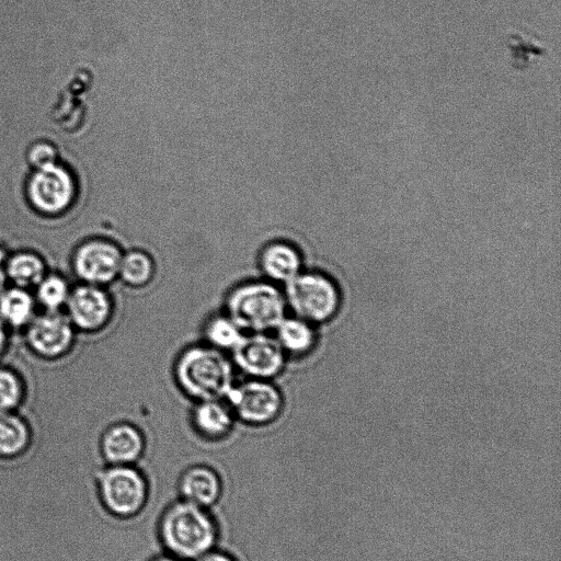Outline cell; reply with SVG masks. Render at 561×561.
Returning <instances> with one entry per match:
<instances>
[{
	"label": "cell",
	"instance_id": "cell-3",
	"mask_svg": "<svg viewBox=\"0 0 561 561\" xmlns=\"http://www.w3.org/2000/svg\"><path fill=\"white\" fill-rule=\"evenodd\" d=\"M227 314L244 331L266 333L286 317L284 294L268 282H248L227 297Z\"/></svg>",
	"mask_w": 561,
	"mask_h": 561
},
{
	"label": "cell",
	"instance_id": "cell-4",
	"mask_svg": "<svg viewBox=\"0 0 561 561\" xmlns=\"http://www.w3.org/2000/svg\"><path fill=\"white\" fill-rule=\"evenodd\" d=\"M94 481L101 506L114 517H131L147 502V480L134 465H106L96 470Z\"/></svg>",
	"mask_w": 561,
	"mask_h": 561
},
{
	"label": "cell",
	"instance_id": "cell-26",
	"mask_svg": "<svg viewBox=\"0 0 561 561\" xmlns=\"http://www.w3.org/2000/svg\"><path fill=\"white\" fill-rule=\"evenodd\" d=\"M192 561H236V559L227 552L213 548Z\"/></svg>",
	"mask_w": 561,
	"mask_h": 561
},
{
	"label": "cell",
	"instance_id": "cell-18",
	"mask_svg": "<svg viewBox=\"0 0 561 561\" xmlns=\"http://www.w3.org/2000/svg\"><path fill=\"white\" fill-rule=\"evenodd\" d=\"M35 297L18 286L5 287L0 293V318L13 331L26 327L35 316Z\"/></svg>",
	"mask_w": 561,
	"mask_h": 561
},
{
	"label": "cell",
	"instance_id": "cell-6",
	"mask_svg": "<svg viewBox=\"0 0 561 561\" xmlns=\"http://www.w3.org/2000/svg\"><path fill=\"white\" fill-rule=\"evenodd\" d=\"M225 398L233 415L251 425L271 423L279 415L283 407L279 390L264 379L252 378L233 385Z\"/></svg>",
	"mask_w": 561,
	"mask_h": 561
},
{
	"label": "cell",
	"instance_id": "cell-24",
	"mask_svg": "<svg viewBox=\"0 0 561 561\" xmlns=\"http://www.w3.org/2000/svg\"><path fill=\"white\" fill-rule=\"evenodd\" d=\"M57 151L55 147L46 141L34 144L28 150V161L36 169H41L56 162Z\"/></svg>",
	"mask_w": 561,
	"mask_h": 561
},
{
	"label": "cell",
	"instance_id": "cell-7",
	"mask_svg": "<svg viewBox=\"0 0 561 561\" xmlns=\"http://www.w3.org/2000/svg\"><path fill=\"white\" fill-rule=\"evenodd\" d=\"M123 252L112 240L98 237L81 241L71 256V271L83 283L104 286L117 276Z\"/></svg>",
	"mask_w": 561,
	"mask_h": 561
},
{
	"label": "cell",
	"instance_id": "cell-9",
	"mask_svg": "<svg viewBox=\"0 0 561 561\" xmlns=\"http://www.w3.org/2000/svg\"><path fill=\"white\" fill-rule=\"evenodd\" d=\"M76 336L75 327L67 314L44 310L25 327L23 339L35 355L55 359L71 348Z\"/></svg>",
	"mask_w": 561,
	"mask_h": 561
},
{
	"label": "cell",
	"instance_id": "cell-10",
	"mask_svg": "<svg viewBox=\"0 0 561 561\" xmlns=\"http://www.w3.org/2000/svg\"><path fill=\"white\" fill-rule=\"evenodd\" d=\"M236 366L254 379L277 376L285 364V352L275 337L266 333L244 335L231 351Z\"/></svg>",
	"mask_w": 561,
	"mask_h": 561
},
{
	"label": "cell",
	"instance_id": "cell-12",
	"mask_svg": "<svg viewBox=\"0 0 561 561\" xmlns=\"http://www.w3.org/2000/svg\"><path fill=\"white\" fill-rule=\"evenodd\" d=\"M144 450L141 432L129 423L106 427L99 439V451L106 465H134Z\"/></svg>",
	"mask_w": 561,
	"mask_h": 561
},
{
	"label": "cell",
	"instance_id": "cell-2",
	"mask_svg": "<svg viewBox=\"0 0 561 561\" xmlns=\"http://www.w3.org/2000/svg\"><path fill=\"white\" fill-rule=\"evenodd\" d=\"M175 378L181 389L198 401L220 400L234 385L231 362L211 346L186 348L176 360Z\"/></svg>",
	"mask_w": 561,
	"mask_h": 561
},
{
	"label": "cell",
	"instance_id": "cell-20",
	"mask_svg": "<svg viewBox=\"0 0 561 561\" xmlns=\"http://www.w3.org/2000/svg\"><path fill=\"white\" fill-rule=\"evenodd\" d=\"M70 290L68 276L51 271L35 287V301L46 311H60L67 304Z\"/></svg>",
	"mask_w": 561,
	"mask_h": 561
},
{
	"label": "cell",
	"instance_id": "cell-23",
	"mask_svg": "<svg viewBox=\"0 0 561 561\" xmlns=\"http://www.w3.org/2000/svg\"><path fill=\"white\" fill-rule=\"evenodd\" d=\"M23 396L24 385L21 376L11 367L0 365V412L16 409Z\"/></svg>",
	"mask_w": 561,
	"mask_h": 561
},
{
	"label": "cell",
	"instance_id": "cell-28",
	"mask_svg": "<svg viewBox=\"0 0 561 561\" xmlns=\"http://www.w3.org/2000/svg\"><path fill=\"white\" fill-rule=\"evenodd\" d=\"M150 561H183L170 553H167V554H160V556H157L154 558H152Z\"/></svg>",
	"mask_w": 561,
	"mask_h": 561
},
{
	"label": "cell",
	"instance_id": "cell-1",
	"mask_svg": "<svg viewBox=\"0 0 561 561\" xmlns=\"http://www.w3.org/2000/svg\"><path fill=\"white\" fill-rule=\"evenodd\" d=\"M158 530L168 553L183 561L215 548L218 539V527L208 510L182 499L164 510Z\"/></svg>",
	"mask_w": 561,
	"mask_h": 561
},
{
	"label": "cell",
	"instance_id": "cell-5",
	"mask_svg": "<svg viewBox=\"0 0 561 561\" xmlns=\"http://www.w3.org/2000/svg\"><path fill=\"white\" fill-rule=\"evenodd\" d=\"M285 285L287 307L311 324L331 319L339 309L340 291L334 282L321 273L300 272Z\"/></svg>",
	"mask_w": 561,
	"mask_h": 561
},
{
	"label": "cell",
	"instance_id": "cell-16",
	"mask_svg": "<svg viewBox=\"0 0 561 561\" xmlns=\"http://www.w3.org/2000/svg\"><path fill=\"white\" fill-rule=\"evenodd\" d=\"M192 421L202 436L217 439L226 436L231 430L233 413L219 400H203L193 410Z\"/></svg>",
	"mask_w": 561,
	"mask_h": 561
},
{
	"label": "cell",
	"instance_id": "cell-15",
	"mask_svg": "<svg viewBox=\"0 0 561 561\" xmlns=\"http://www.w3.org/2000/svg\"><path fill=\"white\" fill-rule=\"evenodd\" d=\"M49 265L45 257L32 249H18L7 259L4 273L14 286L21 288L36 287L48 273Z\"/></svg>",
	"mask_w": 561,
	"mask_h": 561
},
{
	"label": "cell",
	"instance_id": "cell-27",
	"mask_svg": "<svg viewBox=\"0 0 561 561\" xmlns=\"http://www.w3.org/2000/svg\"><path fill=\"white\" fill-rule=\"evenodd\" d=\"M9 340V332L5 323L0 318V358L2 357Z\"/></svg>",
	"mask_w": 561,
	"mask_h": 561
},
{
	"label": "cell",
	"instance_id": "cell-13",
	"mask_svg": "<svg viewBox=\"0 0 561 561\" xmlns=\"http://www.w3.org/2000/svg\"><path fill=\"white\" fill-rule=\"evenodd\" d=\"M219 474L205 465H194L185 469L179 479V492L182 500L208 508L221 494Z\"/></svg>",
	"mask_w": 561,
	"mask_h": 561
},
{
	"label": "cell",
	"instance_id": "cell-11",
	"mask_svg": "<svg viewBox=\"0 0 561 561\" xmlns=\"http://www.w3.org/2000/svg\"><path fill=\"white\" fill-rule=\"evenodd\" d=\"M66 307L72 325L85 333L102 330L113 313L112 298L103 286L87 283L70 290Z\"/></svg>",
	"mask_w": 561,
	"mask_h": 561
},
{
	"label": "cell",
	"instance_id": "cell-17",
	"mask_svg": "<svg viewBox=\"0 0 561 561\" xmlns=\"http://www.w3.org/2000/svg\"><path fill=\"white\" fill-rule=\"evenodd\" d=\"M32 444V430L18 412H0V458L12 459L24 455Z\"/></svg>",
	"mask_w": 561,
	"mask_h": 561
},
{
	"label": "cell",
	"instance_id": "cell-19",
	"mask_svg": "<svg viewBox=\"0 0 561 561\" xmlns=\"http://www.w3.org/2000/svg\"><path fill=\"white\" fill-rule=\"evenodd\" d=\"M276 340L283 351L294 356L308 353L316 342L312 324L298 318L285 317L276 327Z\"/></svg>",
	"mask_w": 561,
	"mask_h": 561
},
{
	"label": "cell",
	"instance_id": "cell-25",
	"mask_svg": "<svg viewBox=\"0 0 561 561\" xmlns=\"http://www.w3.org/2000/svg\"><path fill=\"white\" fill-rule=\"evenodd\" d=\"M15 250H18V248H14L10 243L0 242V293L7 287V277L4 273L5 261Z\"/></svg>",
	"mask_w": 561,
	"mask_h": 561
},
{
	"label": "cell",
	"instance_id": "cell-8",
	"mask_svg": "<svg viewBox=\"0 0 561 561\" xmlns=\"http://www.w3.org/2000/svg\"><path fill=\"white\" fill-rule=\"evenodd\" d=\"M27 196L38 213L45 216L62 214L75 201L73 176L56 163L36 169L27 183Z\"/></svg>",
	"mask_w": 561,
	"mask_h": 561
},
{
	"label": "cell",
	"instance_id": "cell-22",
	"mask_svg": "<svg viewBox=\"0 0 561 561\" xmlns=\"http://www.w3.org/2000/svg\"><path fill=\"white\" fill-rule=\"evenodd\" d=\"M205 336L209 346L232 351L244 336L243 330L228 316H215L205 327Z\"/></svg>",
	"mask_w": 561,
	"mask_h": 561
},
{
	"label": "cell",
	"instance_id": "cell-21",
	"mask_svg": "<svg viewBox=\"0 0 561 561\" xmlns=\"http://www.w3.org/2000/svg\"><path fill=\"white\" fill-rule=\"evenodd\" d=\"M154 265L148 253L133 250L123 253L118 276L131 287L147 285L153 276Z\"/></svg>",
	"mask_w": 561,
	"mask_h": 561
},
{
	"label": "cell",
	"instance_id": "cell-14",
	"mask_svg": "<svg viewBox=\"0 0 561 561\" xmlns=\"http://www.w3.org/2000/svg\"><path fill=\"white\" fill-rule=\"evenodd\" d=\"M260 265L270 279L286 284L301 272V257L293 244L273 241L263 248Z\"/></svg>",
	"mask_w": 561,
	"mask_h": 561
}]
</instances>
